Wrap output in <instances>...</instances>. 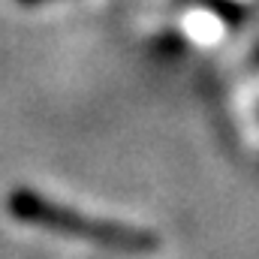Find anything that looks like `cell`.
I'll return each instance as SVG.
<instances>
[{
	"label": "cell",
	"mask_w": 259,
	"mask_h": 259,
	"mask_svg": "<svg viewBox=\"0 0 259 259\" xmlns=\"http://www.w3.org/2000/svg\"><path fill=\"white\" fill-rule=\"evenodd\" d=\"M6 211L27 223V226H39L49 232H61L69 238L97 244V247H109V250H124V253H148L157 250V235L148 229H136L127 223H115V220H97L88 217L75 208H66L61 202H52L46 196L33 193L27 187H18L6 196Z\"/></svg>",
	"instance_id": "1"
}]
</instances>
